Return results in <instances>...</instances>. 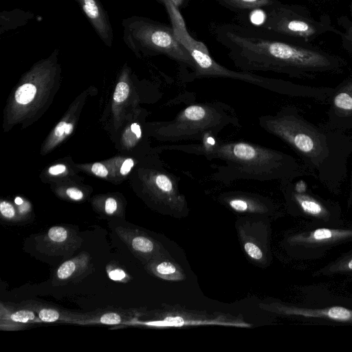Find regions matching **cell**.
<instances>
[{
	"mask_svg": "<svg viewBox=\"0 0 352 352\" xmlns=\"http://www.w3.org/2000/svg\"><path fill=\"white\" fill-rule=\"evenodd\" d=\"M210 31L239 71L271 72L294 78L314 79L341 74L348 66L346 60L339 55L260 25L213 23Z\"/></svg>",
	"mask_w": 352,
	"mask_h": 352,
	"instance_id": "1",
	"label": "cell"
},
{
	"mask_svg": "<svg viewBox=\"0 0 352 352\" xmlns=\"http://www.w3.org/2000/svg\"><path fill=\"white\" fill-rule=\"evenodd\" d=\"M259 126L286 143L300 158L309 175L327 190L339 195L349 174L352 138L327 123L306 119L294 106L258 118Z\"/></svg>",
	"mask_w": 352,
	"mask_h": 352,
	"instance_id": "2",
	"label": "cell"
},
{
	"mask_svg": "<svg viewBox=\"0 0 352 352\" xmlns=\"http://www.w3.org/2000/svg\"><path fill=\"white\" fill-rule=\"evenodd\" d=\"M164 149L217 160L212 178L224 184L236 180H292L309 173L302 162L284 152L243 141H217L208 137L199 143L170 144Z\"/></svg>",
	"mask_w": 352,
	"mask_h": 352,
	"instance_id": "3",
	"label": "cell"
},
{
	"mask_svg": "<svg viewBox=\"0 0 352 352\" xmlns=\"http://www.w3.org/2000/svg\"><path fill=\"white\" fill-rule=\"evenodd\" d=\"M228 127L240 128L234 109L221 101L190 104L172 120L160 124L157 134L163 141H203Z\"/></svg>",
	"mask_w": 352,
	"mask_h": 352,
	"instance_id": "4",
	"label": "cell"
},
{
	"mask_svg": "<svg viewBox=\"0 0 352 352\" xmlns=\"http://www.w3.org/2000/svg\"><path fill=\"white\" fill-rule=\"evenodd\" d=\"M122 25L124 41L133 51L148 56L164 55L184 69L191 72L195 69V60L174 28L142 16L126 19Z\"/></svg>",
	"mask_w": 352,
	"mask_h": 352,
	"instance_id": "5",
	"label": "cell"
},
{
	"mask_svg": "<svg viewBox=\"0 0 352 352\" xmlns=\"http://www.w3.org/2000/svg\"><path fill=\"white\" fill-rule=\"evenodd\" d=\"M177 36L188 50L196 63L195 69L189 74V80L201 78H227L245 82L276 94L303 98L307 92L305 85L278 78L264 77L252 72L234 71L217 63L203 43L195 41L186 28L177 32Z\"/></svg>",
	"mask_w": 352,
	"mask_h": 352,
	"instance_id": "6",
	"label": "cell"
},
{
	"mask_svg": "<svg viewBox=\"0 0 352 352\" xmlns=\"http://www.w3.org/2000/svg\"><path fill=\"white\" fill-rule=\"evenodd\" d=\"M264 19L260 25L265 29L301 42L311 43L328 32L340 35L328 15L315 19L304 6L297 4L278 3L263 10Z\"/></svg>",
	"mask_w": 352,
	"mask_h": 352,
	"instance_id": "7",
	"label": "cell"
},
{
	"mask_svg": "<svg viewBox=\"0 0 352 352\" xmlns=\"http://www.w3.org/2000/svg\"><path fill=\"white\" fill-rule=\"evenodd\" d=\"M304 295L302 305L279 304L274 307V311L305 322L352 325L351 297L335 296L331 292L327 297L320 285L305 287Z\"/></svg>",
	"mask_w": 352,
	"mask_h": 352,
	"instance_id": "8",
	"label": "cell"
},
{
	"mask_svg": "<svg viewBox=\"0 0 352 352\" xmlns=\"http://www.w3.org/2000/svg\"><path fill=\"white\" fill-rule=\"evenodd\" d=\"M299 178L280 183L288 208L293 214L304 219L307 224L344 226L339 203L313 192Z\"/></svg>",
	"mask_w": 352,
	"mask_h": 352,
	"instance_id": "9",
	"label": "cell"
},
{
	"mask_svg": "<svg viewBox=\"0 0 352 352\" xmlns=\"http://www.w3.org/2000/svg\"><path fill=\"white\" fill-rule=\"evenodd\" d=\"M352 242V227L307 224L287 238V245L298 258L320 259L333 248Z\"/></svg>",
	"mask_w": 352,
	"mask_h": 352,
	"instance_id": "10",
	"label": "cell"
},
{
	"mask_svg": "<svg viewBox=\"0 0 352 352\" xmlns=\"http://www.w3.org/2000/svg\"><path fill=\"white\" fill-rule=\"evenodd\" d=\"M327 104V124L346 133L352 131V76L333 87Z\"/></svg>",
	"mask_w": 352,
	"mask_h": 352,
	"instance_id": "11",
	"label": "cell"
},
{
	"mask_svg": "<svg viewBox=\"0 0 352 352\" xmlns=\"http://www.w3.org/2000/svg\"><path fill=\"white\" fill-rule=\"evenodd\" d=\"M95 31L108 47L113 41V30L106 11L99 0H76Z\"/></svg>",
	"mask_w": 352,
	"mask_h": 352,
	"instance_id": "12",
	"label": "cell"
},
{
	"mask_svg": "<svg viewBox=\"0 0 352 352\" xmlns=\"http://www.w3.org/2000/svg\"><path fill=\"white\" fill-rule=\"evenodd\" d=\"M352 276V250L344 252L313 273L314 277Z\"/></svg>",
	"mask_w": 352,
	"mask_h": 352,
	"instance_id": "13",
	"label": "cell"
},
{
	"mask_svg": "<svg viewBox=\"0 0 352 352\" xmlns=\"http://www.w3.org/2000/svg\"><path fill=\"white\" fill-rule=\"evenodd\" d=\"M223 199L235 211L255 212L266 210V206L256 197L248 195L245 192H229Z\"/></svg>",
	"mask_w": 352,
	"mask_h": 352,
	"instance_id": "14",
	"label": "cell"
},
{
	"mask_svg": "<svg viewBox=\"0 0 352 352\" xmlns=\"http://www.w3.org/2000/svg\"><path fill=\"white\" fill-rule=\"evenodd\" d=\"M219 5L236 13L251 12L278 3V0H215Z\"/></svg>",
	"mask_w": 352,
	"mask_h": 352,
	"instance_id": "15",
	"label": "cell"
},
{
	"mask_svg": "<svg viewBox=\"0 0 352 352\" xmlns=\"http://www.w3.org/2000/svg\"><path fill=\"white\" fill-rule=\"evenodd\" d=\"M88 261L87 256L80 255L62 263L57 270L56 276L60 280H68L82 272Z\"/></svg>",
	"mask_w": 352,
	"mask_h": 352,
	"instance_id": "16",
	"label": "cell"
},
{
	"mask_svg": "<svg viewBox=\"0 0 352 352\" xmlns=\"http://www.w3.org/2000/svg\"><path fill=\"white\" fill-rule=\"evenodd\" d=\"M131 313L126 311H106L100 313L96 316L88 318V319H82L84 320H90L91 322H98L104 324H119L125 323L131 320Z\"/></svg>",
	"mask_w": 352,
	"mask_h": 352,
	"instance_id": "17",
	"label": "cell"
},
{
	"mask_svg": "<svg viewBox=\"0 0 352 352\" xmlns=\"http://www.w3.org/2000/svg\"><path fill=\"white\" fill-rule=\"evenodd\" d=\"M1 320H5L12 324H25L37 321L35 313L30 309H23L14 311H6L5 314L1 312Z\"/></svg>",
	"mask_w": 352,
	"mask_h": 352,
	"instance_id": "18",
	"label": "cell"
},
{
	"mask_svg": "<svg viewBox=\"0 0 352 352\" xmlns=\"http://www.w3.org/2000/svg\"><path fill=\"white\" fill-rule=\"evenodd\" d=\"M32 309H34L35 312L37 314L39 320L43 322H53L60 320L67 321L76 320L74 319V316H67L66 314L62 313L54 308L33 306Z\"/></svg>",
	"mask_w": 352,
	"mask_h": 352,
	"instance_id": "19",
	"label": "cell"
},
{
	"mask_svg": "<svg viewBox=\"0 0 352 352\" xmlns=\"http://www.w3.org/2000/svg\"><path fill=\"white\" fill-rule=\"evenodd\" d=\"M153 272L156 276L166 280H178L181 276L177 267L167 261L155 264L153 267Z\"/></svg>",
	"mask_w": 352,
	"mask_h": 352,
	"instance_id": "20",
	"label": "cell"
},
{
	"mask_svg": "<svg viewBox=\"0 0 352 352\" xmlns=\"http://www.w3.org/2000/svg\"><path fill=\"white\" fill-rule=\"evenodd\" d=\"M36 92V89L34 85L24 84L16 91L15 100L19 104H26L34 99Z\"/></svg>",
	"mask_w": 352,
	"mask_h": 352,
	"instance_id": "21",
	"label": "cell"
},
{
	"mask_svg": "<svg viewBox=\"0 0 352 352\" xmlns=\"http://www.w3.org/2000/svg\"><path fill=\"white\" fill-rule=\"evenodd\" d=\"M132 248L141 253H149L154 249L153 242L143 236H135L131 241Z\"/></svg>",
	"mask_w": 352,
	"mask_h": 352,
	"instance_id": "22",
	"label": "cell"
},
{
	"mask_svg": "<svg viewBox=\"0 0 352 352\" xmlns=\"http://www.w3.org/2000/svg\"><path fill=\"white\" fill-rule=\"evenodd\" d=\"M47 237L51 242L60 244L65 242L68 238L67 230L62 226H53L48 230Z\"/></svg>",
	"mask_w": 352,
	"mask_h": 352,
	"instance_id": "23",
	"label": "cell"
},
{
	"mask_svg": "<svg viewBox=\"0 0 352 352\" xmlns=\"http://www.w3.org/2000/svg\"><path fill=\"white\" fill-rule=\"evenodd\" d=\"M352 12V3H351ZM342 45L343 48L349 54H352V22L350 25L346 28L344 32H340Z\"/></svg>",
	"mask_w": 352,
	"mask_h": 352,
	"instance_id": "24",
	"label": "cell"
},
{
	"mask_svg": "<svg viewBox=\"0 0 352 352\" xmlns=\"http://www.w3.org/2000/svg\"><path fill=\"white\" fill-rule=\"evenodd\" d=\"M129 92V85L124 82H120L115 89L113 100L117 102H123L128 97Z\"/></svg>",
	"mask_w": 352,
	"mask_h": 352,
	"instance_id": "25",
	"label": "cell"
},
{
	"mask_svg": "<svg viewBox=\"0 0 352 352\" xmlns=\"http://www.w3.org/2000/svg\"><path fill=\"white\" fill-rule=\"evenodd\" d=\"M244 249L249 256L255 260H259L263 258L262 251L256 245L254 244L253 243H245L244 244Z\"/></svg>",
	"mask_w": 352,
	"mask_h": 352,
	"instance_id": "26",
	"label": "cell"
},
{
	"mask_svg": "<svg viewBox=\"0 0 352 352\" xmlns=\"http://www.w3.org/2000/svg\"><path fill=\"white\" fill-rule=\"evenodd\" d=\"M0 211L6 219H12L15 216V210L13 206L5 201L0 204Z\"/></svg>",
	"mask_w": 352,
	"mask_h": 352,
	"instance_id": "27",
	"label": "cell"
},
{
	"mask_svg": "<svg viewBox=\"0 0 352 352\" xmlns=\"http://www.w3.org/2000/svg\"><path fill=\"white\" fill-rule=\"evenodd\" d=\"M108 276L113 280L121 281L126 278V274L122 269L115 268L108 272Z\"/></svg>",
	"mask_w": 352,
	"mask_h": 352,
	"instance_id": "28",
	"label": "cell"
},
{
	"mask_svg": "<svg viewBox=\"0 0 352 352\" xmlns=\"http://www.w3.org/2000/svg\"><path fill=\"white\" fill-rule=\"evenodd\" d=\"M91 171L100 177H105L108 174L106 167L100 163H95L91 167Z\"/></svg>",
	"mask_w": 352,
	"mask_h": 352,
	"instance_id": "29",
	"label": "cell"
},
{
	"mask_svg": "<svg viewBox=\"0 0 352 352\" xmlns=\"http://www.w3.org/2000/svg\"><path fill=\"white\" fill-rule=\"evenodd\" d=\"M117 209V202L111 197L108 198L105 201L104 210L109 214H113Z\"/></svg>",
	"mask_w": 352,
	"mask_h": 352,
	"instance_id": "30",
	"label": "cell"
},
{
	"mask_svg": "<svg viewBox=\"0 0 352 352\" xmlns=\"http://www.w3.org/2000/svg\"><path fill=\"white\" fill-rule=\"evenodd\" d=\"M67 195L74 200H79L81 199L83 197L82 192L76 188H69L67 190Z\"/></svg>",
	"mask_w": 352,
	"mask_h": 352,
	"instance_id": "31",
	"label": "cell"
},
{
	"mask_svg": "<svg viewBox=\"0 0 352 352\" xmlns=\"http://www.w3.org/2000/svg\"><path fill=\"white\" fill-rule=\"evenodd\" d=\"M134 164L133 160L131 158L126 159L122 164L120 168V173L123 175H126Z\"/></svg>",
	"mask_w": 352,
	"mask_h": 352,
	"instance_id": "32",
	"label": "cell"
},
{
	"mask_svg": "<svg viewBox=\"0 0 352 352\" xmlns=\"http://www.w3.org/2000/svg\"><path fill=\"white\" fill-rule=\"evenodd\" d=\"M66 170V167L63 164H57L53 166H51L49 168V173L52 175H58L63 173Z\"/></svg>",
	"mask_w": 352,
	"mask_h": 352,
	"instance_id": "33",
	"label": "cell"
},
{
	"mask_svg": "<svg viewBox=\"0 0 352 352\" xmlns=\"http://www.w3.org/2000/svg\"><path fill=\"white\" fill-rule=\"evenodd\" d=\"M67 124L65 122H60L55 128L54 133L57 137L63 135L65 131Z\"/></svg>",
	"mask_w": 352,
	"mask_h": 352,
	"instance_id": "34",
	"label": "cell"
},
{
	"mask_svg": "<svg viewBox=\"0 0 352 352\" xmlns=\"http://www.w3.org/2000/svg\"><path fill=\"white\" fill-rule=\"evenodd\" d=\"M349 204L352 206V164L351 166L350 171H349Z\"/></svg>",
	"mask_w": 352,
	"mask_h": 352,
	"instance_id": "35",
	"label": "cell"
},
{
	"mask_svg": "<svg viewBox=\"0 0 352 352\" xmlns=\"http://www.w3.org/2000/svg\"><path fill=\"white\" fill-rule=\"evenodd\" d=\"M162 2H164L166 5L171 4L175 7H181L184 6L186 0H161Z\"/></svg>",
	"mask_w": 352,
	"mask_h": 352,
	"instance_id": "36",
	"label": "cell"
},
{
	"mask_svg": "<svg viewBox=\"0 0 352 352\" xmlns=\"http://www.w3.org/2000/svg\"><path fill=\"white\" fill-rule=\"evenodd\" d=\"M131 131L135 134L138 138H140L142 135V131L140 126L137 123H133L131 126Z\"/></svg>",
	"mask_w": 352,
	"mask_h": 352,
	"instance_id": "37",
	"label": "cell"
},
{
	"mask_svg": "<svg viewBox=\"0 0 352 352\" xmlns=\"http://www.w3.org/2000/svg\"><path fill=\"white\" fill-rule=\"evenodd\" d=\"M72 129H73L72 124H71V123H67V126H66V129H65V133L66 134H67V135H68V134H69V133H72Z\"/></svg>",
	"mask_w": 352,
	"mask_h": 352,
	"instance_id": "38",
	"label": "cell"
},
{
	"mask_svg": "<svg viewBox=\"0 0 352 352\" xmlns=\"http://www.w3.org/2000/svg\"><path fill=\"white\" fill-rule=\"evenodd\" d=\"M14 202L17 205H21L23 204V199L21 197H17L15 198Z\"/></svg>",
	"mask_w": 352,
	"mask_h": 352,
	"instance_id": "39",
	"label": "cell"
},
{
	"mask_svg": "<svg viewBox=\"0 0 352 352\" xmlns=\"http://www.w3.org/2000/svg\"><path fill=\"white\" fill-rule=\"evenodd\" d=\"M307 1H309L313 3H315L316 5L320 4V2L322 1V0H307Z\"/></svg>",
	"mask_w": 352,
	"mask_h": 352,
	"instance_id": "40",
	"label": "cell"
}]
</instances>
